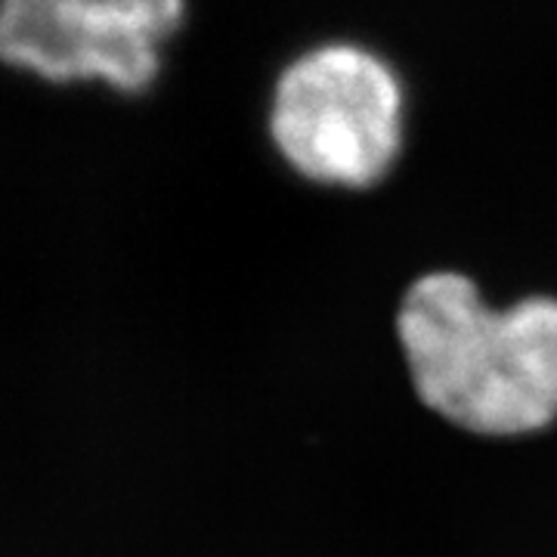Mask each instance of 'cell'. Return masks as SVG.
Instances as JSON below:
<instances>
[{
  "label": "cell",
  "mask_w": 557,
  "mask_h": 557,
  "mask_svg": "<svg viewBox=\"0 0 557 557\" xmlns=\"http://www.w3.org/2000/svg\"><path fill=\"white\" fill-rule=\"evenodd\" d=\"M397 338L418 403L478 440H527L557 424V298L493 307L458 270L412 282Z\"/></svg>",
  "instance_id": "obj_1"
},
{
  "label": "cell",
  "mask_w": 557,
  "mask_h": 557,
  "mask_svg": "<svg viewBox=\"0 0 557 557\" xmlns=\"http://www.w3.org/2000/svg\"><path fill=\"white\" fill-rule=\"evenodd\" d=\"M270 137L300 180L362 193L397 168L406 90L375 50L332 40L288 62L273 87Z\"/></svg>",
  "instance_id": "obj_2"
},
{
  "label": "cell",
  "mask_w": 557,
  "mask_h": 557,
  "mask_svg": "<svg viewBox=\"0 0 557 557\" xmlns=\"http://www.w3.org/2000/svg\"><path fill=\"white\" fill-rule=\"evenodd\" d=\"M186 0H0V62L53 84L149 90Z\"/></svg>",
  "instance_id": "obj_3"
}]
</instances>
